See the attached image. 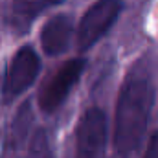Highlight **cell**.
<instances>
[{
    "label": "cell",
    "instance_id": "5b68a950",
    "mask_svg": "<svg viewBox=\"0 0 158 158\" xmlns=\"http://www.w3.org/2000/svg\"><path fill=\"white\" fill-rule=\"evenodd\" d=\"M83 70H85V59H81V57L70 59L40 88L39 107L44 114H52L63 105V101L68 98L72 88L77 85Z\"/></svg>",
    "mask_w": 158,
    "mask_h": 158
},
{
    "label": "cell",
    "instance_id": "8992f818",
    "mask_svg": "<svg viewBox=\"0 0 158 158\" xmlns=\"http://www.w3.org/2000/svg\"><path fill=\"white\" fill-rule=\"evenodd\" d=\"M63 0H11L9 9L6 13V24L15 33H26L33 20L42 11L52 6L61 4Z\"/></svg>",
    "mask_w": 158,
    "mask_h": 158
},
{
    "label": "cell",
    "instance_id": "52a82bcc",
    "mask_svg": "<svg viewBox=\"0 0 158 158\" xmlns=\"http://www.w3.org/2000/svg\"><path fill=\"white\" fill-rule=\"evenodd\" d=\"M74 35V22L68 15H55L52 17L42 31H40V44L46 55H61L68 50L70 40Z\"/></svg>",
    "mask_w": 158,
    "mask_h": 158
},
{
    "label": "cell",
    "instance_id": "6da1fadb",
    "mask_svg": "<svg viewBox=\"0 0 158 158\" xmlns=\"http://www.w3.org/2000/svg\"><path fill=\"white\" fill-rule=\"evenodd\" d=\"M155 105V86L142 66H134L118 96L114 118V149L119 156H132L140 147Z\"/></svg>",
    "mask_w": 158,
    "mask_h": 158
},
{
    "label": "cell",
    "instance_id": "277c9868",
    "mask_svg": "<svg viewBox=\"0 0 158 158\" xmlns=\"http://www.w3.org/2000/svg\"><path fill=\"white\" fill-rule=\"evenodd\" d=\"M39 70L40 61L39 55L35 53V50L30 46L20 48L13 55L9 66H7L6 77H4V85H2L4 101H13L15 98L24 94L35 83V79L39 76Z\"/></svg>",
    "mask_w": 158,
    "mask_h": 158
},
{
    "label": "cell",
    "instance_id": "9c48e42d",
    "mask_svg": "<svg viewBox=\"0 0 158 158\" xmlns=\"http://www.w3.org/2000/svg\"><path fill=\"white\" fill-rule=\"evenodd\" d=\"M143 158H158V131L153 132V136L149 138L147 149L143 153Z\"/></svg>",
    "mask_w": 158,
    "mask_h": 158
},
{
    "label": "cell",
    "instance_id": "7a4b0ae2",
    "mask_svg": "<svg viewBox=\"0 0 158 158\" xmlns=\"http://www.w3.org/2000/svg\"><path fill=\"white\" fill-rule=\"evenodd\" d=\"M121 11H123L121 0H98V2H94L86 9V13L83 15L77 33H76V44H77L79 52L90 50L98 40L103 39L105 33L118 20Z\"/></svg>",
    "mask_w": 158,
    "mask_h": 158
},
{
    "label": "cell",
    "instance_id": "ba28073f",
    "mask_svg": "<svg viewBox=\"0 0 158 158\" xmlns=\"http://www.w3.org/2000/svg\"><path fill=\"white\" fill-rule=\"evenodd\" d=\"M26 158H50V147H48V140H46L44 131H39L33 136V142L30 145Z\"/></svg>",
    "mask_w": 158,
    "mask_h": 158
},
{
    "label": "cell",
    "instance_id": "3957f363",
    "mask_svg": "<svg viewBox=\"0 0 158 158\" xmlns=\"http://www.w3.org/2000/svg\"><path fill=\"white\" fill-rule=\"evenodd\" d=\"M107 151V116L92 107L83 112L76 131V158H105Z\"/></svg>",
    "mask_w": 158,
    "mask_h": 158
}]
</instances>
